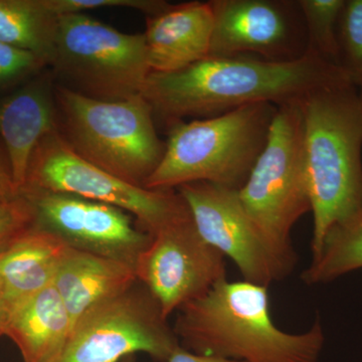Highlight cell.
Here are the masks:
<instances>
[{
  "instance_id": "cell-21",
  "label": "cell",
  "mask_w": 362,
  "mask_h": 362,
  "mask_svg": "<svg viewBox=\"0 0 362 362\" xmlns=\"http://www.w3.org/2000/svg\"><path fill=\"white\" fill-rule=\"evenodd\" d=\"M344 2L345 0H298L306 28L307 52L337 66L338 23Z\"/></svg>"
},
{
  "instance_id": "cell-23",
  "label": "cell",
  "mask_w": 362,
  "mask_h": 362,
  "mask_svg": "<svg viewBox=\"0 0 362 362\" xmlns=\"http://www.w3.org/2000/svg\"><path fill=\"white\" fill-rule=\"evenodd\" d=\"M47 66L32 52L14 47L0 40V92L18 88Z\"/></svg>"
},
{
  "instance_id": "cell-31",
  "label": "cell",
  "mask_w": 362,
  "mask_h": 362,
  "mask_svg": "<svg viewBox=\"0 0 362 362\" xmlns=\"http://www.w3.org/2000/svg\"><path fill=\"white\" fill-rule=\"evenodd\" d=\"M6 247H0V259H1L2 255H4V251H6Z\"/></svg>"
},
{
  "instance_id": "cell-28",
  "label": "cell",
  "mask_w": 362,
  "mask_h": 362,
  "mask_svg": "<svg viewBox=\"0 0 362 362\" xmlns=\"http://www.w3.org/2000/svg\"><path fill=\"white\" fill-rule=\"evenodd\" d=\"M9 312L7 310L6 302L2 298L1 292H0V337L4 335L7 320H8Z\"/></svg>"
},
{
  "instance_id": "cell-12",
  "label": "cell",
  "mask_w": 362,
  "mask_h": 362,
  "mask_svg": "<svg viewBox=\"0 0 362 362\" xmlns=\"http://www.w3.org/2000/svg\"><path fill=\"white\" fill-rule=\"evenodd\" d=\"M135 272L166 318L226 278L225 257L204 240L192 216L154 233Z\"/></svg>"
},
{
  "instance_id": "cell-18",
  "label": "cell",
  "mask_w": 362,
  "mask_h": 362,
  "mask_svg": "<svg viewBox=\"0 0 362 362\" xmlns=\"http://www.w3.org/2000/svg\"><path fill=\"white\" fill-rule=\"evenodd\" d=\"M71 328L63 299L52 284L11 310L4 335L18 345L25 362H59Z\"/></svg>"
},
{
  "instance_id": "cell-17",
  "label": "cell",
  "mask_w": 362,
  "mask_h": 362,
  "mask_svg": "<svg viewBox=\"0 0 362 362\" xmlns=\"http://www.w3.org/2000/svg\"><path fill=\"white\" fill-rule=\"evenodd\" d=\"M66 247L56 235L35 226L7 245L0 259V292L9 313L54 283Z\"/></svg>"
},
{
  "instance_id": "cell-29",
  "label": "cell",
  "mask_w": 362,
  "mask_h": 362,
  "mask_svg": "<svg viewBox=\"0 0 362 362\" xmlns=\"http://www.w3.org/2000/svg\"><path fill=\"white\" fill-rule=\"evenodd\" d=\"M357 89H358L359 100H361V103L362 106V84L359 85L358 87H357Z\"/></svg>"
},
{
  "instance_id": "cell-4",
  "label": "cell",
  "mask_w": 362,
  "mask_h": 362,
  "mask_svg": "<svg viewBox=\"0 0 362 362\" xmlns=\"http://www.w3.org/2000/svg\"><path fill=\"white\" fill-rule=\"evenodd\" d=\"M276 110L271 103L250 104L170 124L163 157L144 187L175 189L209 182L240 189L265 147Z\"/></svg>"
},
{
  "instance_id": "cell-26",
  "label": "cell",
  "mask_w": 362,
  "mask_h": 362,
  "mask_svg": "<svg viewBox=\"0 0 362 362\" xmlns=\"http://www.w3.org/2000/svg\"><path fill=\"white\" fill-rule=\"evenodd\" d=\"M21 197L11 173V164L0 141V204H8Z\"/></svg>"
},
{
  "instance_id": "cell-24",
  "label": "cell",
  "mask_w": 362,
  "mask_h": 362,
  "mask_svg": "<svg viewBox=\"0 0 362 362\" xmlns=\"http://www.w3.org/2000/svg\"><path fill=\"white\" fill-rule=\"evenodd\" d=\"M45 4L57 16L86 13L105 7H125L142 11L149 18L161 13L169 6L168 2L162 0H45Z\"/></svg>"
},
{
  "instance_id": "cell-30",
  "label": "cell",
  "mask_w": 362,
  "mask_h": 362,
  "mask_svg": "<svg viewBox=\"0 0 362 362\" xmlns=\"http://www.w3.org/2000/svg\"><path fill=\"white\" fill-rule=\"evenodd\" d=\"M120 362H132V356L125 357Z\"/></svg>"
},
{
  "instance_id": "cell-13",
  "label": "cell",
  "mask_w": 362,
  "mask_h": 362,
  "mask_svg": "<svg viewBox=\"0 0 362 362\" xmlns=\"http://www.w3.org/2000/svg\"><path fill=\"white\" fill-rule=\"evenodd\" d=\"M209 57H255L288 62L307 52L306 28L298 1L213 0Z\"/></svg>"
},
{
  "instance_id": "cell-7",
  "label": "cell",
  "mask_w": 362,
  "mask_h": 362,
  "mask_svg": "<svg viewBox=\"0 0 362 362\" xmlns=\"http://www.w3.org/2000/svg\"><path fill=\"white\" fill-rule=\"evenodd\" d=\"M49 66L69 89L104 101L141 94L151 71L144 33H124L87 13L58 16Z\"/></svg>"
},
{
  "instance_id": "cell-8",
  "label": "cell",
  "mask_w": 362,
  "mask_h": 362,
  "mask_svg": "<svg viewBox=\"0 0 362 362\" xmlns=\"http://www.w3.org/2000/svg\"><path fill=\"white\" fill-rule=\"evenodd\" d=\"M25 188L77 195L131 214L150 235L189 218V209L175 189H149L132 185L78 156L59 129L45 136L33 152Z\"/></svg>"
},
{
  "instance_id": "cell-6",
  "label": "cell",
  "mask_w": 362,
  "mask_h": 362,
  "mask_svg": "<svg viewBox=\"0 0 362 362\" xmlns=\"http://www.w3.org/2000/svg\"><path fill=\"white\" fill-rule=\"evenodd\" d=\"M239 195L274 247L296 264L292 230L304 214L311 213L301 101L277 106L265 147Z\"/></svg>"
},
{
  "instance_id": "cell-22",
  "label": "cell",
  "mask_w": 362,
  "mask_h": 362,
  "mask_svg": "<svg viewBox=\"0 0 362 362\" xmlns=\"http://www.w3.org/2000/svg\"><path fill=\"white\" fill-rule=\"evenodd\" d=\"M339 66L362 84V0H345L338 23Z\"/></svg>"
},
{
  "instance_id": "cell-14",
  "label": "cell",
  "mask_w": 362,
  "mask_h": 362,
  "mask_svg": "<svg viewBox=\"0 0 362 362\" xmlns=\"http://www.w3.org/2000/svg\"><path fill=\"white\" fill-rule=\"evenodd\" d=\"M57 129L54 88L47 76H35L0 98V141L18 192L25 187L28 165L37 145Z\"/></svg>"
},
{
  "instance_id": "cell-16",
  "label": "cell",
  "mask_w": 362,
  "mask_h": 362,
  "mask_svg": "<svg viewBox=\"0 0 362 362\" xmlns=\"http://www.w3.org/2000/svg\"><path fill=\"white\" fill-rule=\"evenodd\" d=\"M137 281L133 266L66 247L52 284L63 299L74 327L90 307L123 292Z\"/></svg>"
},
{
  "instance_id": "cell-3",
  "label": "cell",
  "mask_w": 362,
  "mask_h": 362,
  "mask_svg": "<svg viewBox=\"0 0 362 362\" xmlns=\"http://www.w3.org/2000/svg\"><path fill=\"white\" fill-rule=\"evenodd\" d=\"M301 108L313 257L330 228L362 207V106L345 75L309 93Z\"/></svg>"
},
{
  "instance_id": "cell-20",
  "label": "cell",
  "mask_w": 362,
  "mask_h": 362,
  "mask_svg": "<svg viewBox=\"0 0 362 362\" xmlns=\"http://www.w3.org/2000/svg\"><path fill=\"white\" fill-rule=\"evenodd\" d=\"M362 269V207L326 233L310 265L302 274L307 285L325 284Z\"/></svg>"
},
{
  "instance_id": "cell-5",
  "label": "cell",
  "mask_w": 362,
  "mask_h": 362,
  "mask_svg": "<svg viewBox=\"0 0 362 362\" xmlns=\"http://www.w3.org/2000/svg\"><path fill=\"white\" fill-rule=\"evenodd\" d=\"M58 129L74 151L107 173L144 187L160 163L165 142L141 94L119 101L94 99L59 84L54 88Z\"/></svg>"
},
{
  "instance_id": "cell-15",
  "label": "cell",
  "mask_w": 362,
  "mask_h": 362,
  "mask_svg": "<svg viewBox=\"0 0 362 362\" xmlns=\"http://www.w3.org/2000/svg\"><path fill=\"white\" fill-rule=\"evenodd\" d=\"M146 20L151 73H175L209 57L214 21L211 2L169 4Z\"/></svg>"
},
{
  "instance_id": "cell-27",
  "label": "cell",
  "mask_w": 362,
  "mask_h": 362,
  "mask_svg": "<svg viewBox=\"0 0 362 362\" xmlns=\"http://www.w3.org/2000/svg\"><path fill=\"white\" fill-rule=\"evenodd\" d=\"M166 362H242L230 361V359L221 358V357L202 356V354H194L183 349L178 347L175 350L168 361Z\"/></svg>"
},
{
  "instance_id": "cell-11",
  "label": "cell",
  "mask_w": 362,
  "mask_h": 362,
  "mask_svg": "<svg viewBox=\"0 0 362 362\" xmlns=\"http://www.w3.org/2000/svg\"><path fill=\"white\" fill-rule=\"evenodd\" d=\"M20 194L33 211V226L64 244L134 267L152 235L131 214L77 195L25 188Z\"/></svg>"
},
{
  "instance_id": "cell-2",
  "label": "cell",
  "mask_w": 362,
  "mask_h": 362,
  "mask_svg": "<svg viewBox=\"0 0 362 362\" xmlns=\"http://www.w3.org/2000/svg\"><path fill=\"white\" fill-rule=\"evenodd\" d=\"M266 286L223 279L178 310L173 329L180 346L242 362H317L325 344L317 319L305 332L288 333L274 323Z\"/></svg>"
},
{
  "instance_id": "cell-10",
  "label": "cell",
  "mask_w": 362,
  "mask_h": 362,
  "mask_svg": "<svg viewBox=\"0 0 362 362\" xmlns=\"http://www.w3.org/2000/svg\"><path fill=\"white\" fill-rule=\"evenodd\" d=\"M204 240L232 259L243 280L269 287L284 280L296 264L284 258L252 220L239 189L209 182L177 188Z\"/></svg>"
},
{
  "instance_id": "cell-19",
  "label": "cell",
  "mask_w": 362,
  "mask_h": 362,
  "mask_svg": "<svg viewBox=\"0 0 362 362\" xmlns=\"http://www.w3.org/2000/svg\"><path fill=\"white\" fill-rule=\"evenodd\" d=\"M58 16L45 0H0V40L32 52L49 66Z\"/></svg>"
},
{
  "instance_id": "cell-25",
  "label": "cell",
  "mask_w": 362,
  "mask_h": 362,
  "mask_svg": "<svg viewBox=\"0 0 362 362\" xmlns=\"http://www.w3.org/2000/svg\"><path fill=\"white\" fill-rule=\"evenodd\" d=\"M33 221L32 209L21 195L16 201L0 204V247L33 226Z\"/></svg>"
},
{
  "instance_id": "cell-9",
  "label": "cell",
  "mask_w": 362,
  "mask_h": 362,
  "mask_svg": "<svg viewBox=\"0 0 362 362\" xmlns=\"http://www.w3.org/2000/svg\"><path fill=\"white\" fill-rule=\"evenodd\" d=\"M180 346L160 305L137 281L78 319L59 362H120L137 352L166 362Z\"/></svg>"
},
{
  "instance_id": "cell-1",
  "label": "cell",
  "mask_w": 362,
  "mask_h": 362,
  "mask_svg": "<svg viewBox=\"0 0 362 362\" xmlns=\"http://www.w3.org/2000/svg\"><path fill=\"white\" fill-rule=\"evenodd\" d=\"M345 75L339 66L308 52L288 62L207 57L175 73H150L141 95L154 117L170 125L185 117L209 118L250 104L299 102Z\"/></svg>"
}]
</instances>
